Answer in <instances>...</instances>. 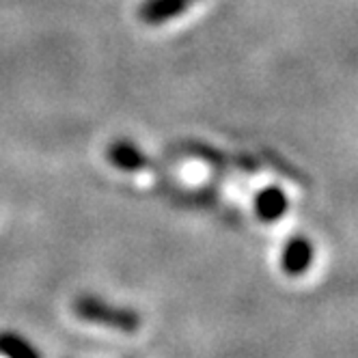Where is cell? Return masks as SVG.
I'll return each instance as SVG.
<instances>
[{
	"mask_svg": "<svg viewBox=\"0 0 358 358\" xmlns=\"http://www.w3.org/2000/svg\"><path fill=\"white\" fill-rule=\"evenodd\" d=\"M289 201L278 186H266L255 196V212L264 222H276L287 214Z\"/></svg>",
	"mask_w": 358,
	"mask_h": 358,
	"instance_id": "obj_5",
	"label": "cell"
},
{
	"mask_svg": "<svg viewBox=\"0 0 358 358\" xmlns=\"http://www.w3.org/2000/svg\"><path fill=\"white\" fill-rule=\"evenodd\" d=\"M71 313L80 322L113 328L125 335H132L143 326V315L132 309V306H123L108 302L97 294H80L71 300Z\"/></svg>",
	"mask_w": 358,
	"mask_h": 358,
	"instance_id": "obj_1",
	"label": "cell"
},
{
	"mask_svg": "<svg viewBox=\"0 0 358 358\" xmlns=\"http://www.w3.org/2000/svg\"><path fill=\"white\" fill-rule=\"evenodd\" d=\"M188 7L190 0H143L136 13L147 27H162V24L184 15Z\"/></svg>",
	"mask_w": 358,
	"mask_h": 358,
	"instance_id": "obj_3",
	"label": "cell"
},
{
	"mask_svg": "<svg viewBox=\"0 0 358 358\" xmlns=\"http://www.w3.org/2000/svg\"><path fill=\"white\" fill-rule=\"evenodd\" d=\"M311 262H313V244L309 240L302 236L287 240L283 252H280V268L292 276H298L309 270Z\"/></svg>",
	"mask_w": 358,
	"mask_h": 358,
	"instance_id": "obj_4",
	"label": "cell"
},
{
	"mask_svg": "<svg viewBox=\"0 0 358 358\" xmlns=\"http://www.w3.org/2000/svg\"><path fill=\"white\" fill-rule=\"evenodd\" d=\"M0 356L3 358H43L41 352L15 330H0Z\"/></svg>",
	"mask_w": 358,
	"mask_h": 358,
	"instance_id": "obj_6",
	"label": "cell"
},
{
	"mask_svg": "<svg viewBox=\"0 0 358 358\" xmlns=\"http://www.w3.org/2000/svg\"><path fill=\"white\" fill-rule=\"evenodd\" d=\"M106 160L123 173L145 171L151 164L147 153L134 141H127V138H117L106 147Z\"/></svg>",
	"mask_w": 358,
	"mask_h": 358,
	"instance_id": "obj_2",
	"label": "cell"
}]
</instances>
